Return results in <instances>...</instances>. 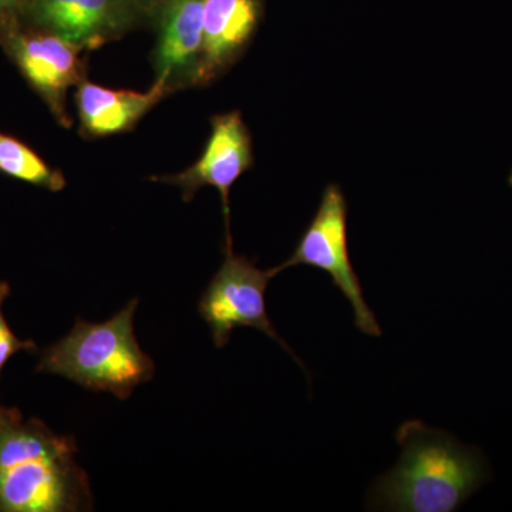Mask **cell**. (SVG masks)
Returning <instances> with one entry per match:
<instances>
[{"instance_id": "6da1fadb", "label": "cell", "mask_w": 512, "mask_h": 512, "mask_svg": "<svg viewBox=\"0 0 512 512\" xmlns=\"http://www.w3.org/2000/svg\"><path fill=\"white\" fill-rule=\"evenodd\" d=\"M402 456L370 487L369 510L453 512L490 478L477 448L464 446L446 431L409 420L397 429Z\"/></svg>"}, {"instance_id": "7a4b0ae2", "label": "cell", "mask_w": 512, "mask_h": 512, "mask_svg": "<svg viewBox=\"0 0 512 512\" xmlns=\"http://www.w3.org/2000/svg\"><path fill=\"white\" fill-rule=\"evenodd\" d=\"M72 437L0 404V512H74L92 508L87 474Z\"/></svg>"}, {"instance_id": "3957f363", "label": "cell", "mask_w": 512, "mask_h": 512, "mask_svg": "<svg viewBox=\"0 0 512 512\" xmlns=\"http://www.w3.org/2000/svg\"><path fill=\"white\" fill-rule=\"evenodd\" d=\"M137 306V299H133L103 323L77 319L69 335L42 353L36 372L62 376L92 392L127 399L156 372L134 333Z\"/></svg>"}, {"instance_id": "277c9868", "label": "cell", "mask_w": 512, "mask_h": 512, "mask_svg": "<svg viewBox=\"0 0 512 512\" xmlns=\"http://www.w3.org/2000/svg\"><path fill=\"white\" fill-rule=\"evenodd\" d=\"M299 265L326 272L352 306L356 328L367 336H382L379 320L367 305L359 276L350 261L348 202L336 184H329L323 191L318 211L303 232L295 251L272 271L276 276Z\"/></svg>"}, {"instance_id": "5b68a950", "label": "cell", "mask_w": 512, "mask_h": 512, "mask_svg": "<svg viewBox=\"0 0 512 512\" xmlns=\"http://www.w3.org/2000/svg\"><path fill=\"white\" fill-rule=\"evenodd\" d=\"M272 278H275L272 268L264 271L247 256L235 255L232 245H225L224 262L202 293L198 305L217 348L228 345L235 329L252 328L274 339L296 359L266 311L265 293ZM298 363L301 362L298 360Z\"/></svg>"}, {"instance_id": "8992f818", "label": "cell", "mask_w": 512, "mask_h": 512, "mask_svg": "<svg viewBox=\"0 0 512 512\" xmlns=\"http://www.w3.org/2000/svg\"><path fill=\"white\" fill-rule=\"evenodd\" d=\"M0 47L40 99L57 123L72 127L67 111V93L86 80V64L80 47L35 26L23 23L0 37Z\"/></svg>"}, {"instance_id": "52a82bcc", "label": "cell", "mask_w": 512, "mask_h": 512, "mask_svg": "<svg viewBox=\"0 0 512 512\" xmlns=\"http://www.w3.org/2000/svg\"><path fill=\"white\" fill-rule=\"evenodd\" d=\"M252 164L254 151L251 133L242 119L241 111H229L212 117L207 146L194 164L181 173L151 177V181L180 188L185 202H190L202 187L217 188L227 225V244H232L229 232V194Z\"/></svg>"}, {"instance_id": "ba28073f", "label": "cell", "mask_w": 512, "mask_h": 512, "mask_svg": "<svg viewBox=\"0 0 512 512\" xmlns=\"http://www.w3.org/2000/svg\"><path fill=\"white\" fill-rule=\"evenodd\" d=\"M144 16L137 0H30L25 23L93 50L123 37Z\"/></svg>"}, {"instance_id": "9c48e42d", "label": "cell", "mask_w": 512, "mask_h": 512, "mask_svg": "<svg viewBox=\"0 0 512 512\" xmlns=\"http://www.w3.org/2000/svg\"><path fill=\"white\" fill-rule=\"evenodd\" d=\"M148 16L154 20L156 80L173 92L197 86L204 40V0H154Z\"/></svg>"}, {"instance_id": "30bf717a", "label": "cell", "mask_w": 512, "mask_h": 512, "mask_svg": "<svg viewBox=\"0 0 512 512\" xmlns=\"http://www.w3.org/2000/svg\"><path fill=\"white\" fill-rule=\"evenodd\" d=\"M265 0H204V40L197 86H207L241 59L264 16Z\"/></svg>"}, {"instance_id": "8fae6325", "label": "cell", "mask_w": 512, "mask_h": 512, "mask_svg": "<svg viewBox=\"0 0 512 512\" xmlns=\"http://www.w3.org/2000/svg\"><path fill=\"white\" fill-rule=\"evenodd\" d=\"M171 93L173 89L160 80H154L148 92L109 89L83 80L74 94L80 133L86 138H103L133 130L148 111Z\"/></svg>"}, {"instance_id": "7c38bea8", "label": "cell", "mask_w": 512, "mask_h": 512, "mask_svg": "<svg viewBox=\"0 0 512 512\" xmlns=\"http://www.w3.org/2000/svg\"><path fill=\"white\" fill-rule=\"evenodd\" d=\"M0 173L45 188L47 191H62L66 178L59 170L50 167L42 157L18 138L0 133Z\"/></svg>"}, {"instance_id": "4fadbf2b", "label": "cell", "mask_w": 512, "mask_h": 512, "mask_svg": "<svg viewBox=\"0 0 512 512\" xmlns=\"http://www.w3.org/2000/svg\"><path fill=\"white\" fill-rule=\"evenodd\" d=\"M10 295L8 282H0V375L10 357L19 352H36V343L32 340H20L9 328L3 315V302Z\"/></svg>"}, {"instance_id": "5bb4252c", "label": "cell", "mask_w": 512, "mask_h": 512, "mask_svg": "<svg viewBox=\"0 0 512 512\" xmlns=\"http://www.w3.org/2000/svg\"><path fill=\"white\" fill-rule=\"evenodd\" d=\"M30 0H0V37L25 23Z\"/></svg>"}, {"instance_id": "9a60e30c", "label": "cell", "mask_w": 512, "mask_h": 512, "mask_svg": "<svg viewBox=\"0 0 512 512\" xmlns=\"http://www.w3.org/2000/svg\"><path fill=\"white\" fill-rule=\"evenodd\" d=\"M140 3L141 8L146 10L147 16L148 12H150L151 6H153L154 0H137Z\"/></svg>"}, {"instance_id": "2e32d148", "label": "cell", "mask_w": 512, "mask_h": 512, "mask_svg": "<svg viewBox=\"0 0 512 512\" xmlns=\"http://www.w3.org/2000/svg\"><path fill=\"white\" fill-rule=\"evenodd\" d=\"M508 184H510L511 187H512V171H511V174H510V178H508Z\"/></svg>"}]
</instances>
